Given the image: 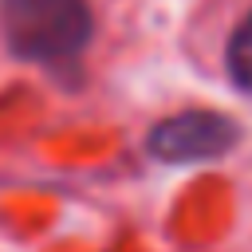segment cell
Wrapping results in <instances>:
<instances>
[{"mask_svg":"<svg viewBox=\"0 0 252 252\" xmlns=\"http://www.w3.org/2000/svg\"><path fill=\"white\" fill-rule=\"evenodd\" d=\"M0 32L12 55L63 63L91 43L94 16L87 0H0Z\"/></svg>","mask_w":252,"mask_h":252,"instance_id":"1","label":"cell"},{"mask_svg":"<svg viewBox=\"0 0 252 252\" xmlns=\"http://www.w3.org/2000/svg\"><path fill=\"white\" fill-rule=\"evenodd\" d=\"M240 142V122L220 110H181L161 118L146 146L158 161L169 165H197V161H217Z\"/></svg>","mask_w":252,"mask_h":252,"instance_id":"2","label":"cell"},{"mask_svg":"<svg viewBox=\"0 0 252 252\" xmlns=\"http://www.w3.org/2000/svg\"><path fill=\"white\" fill-rule=\"evenodd\" d=\"M224 63H228V79L244 94H252V12L232 28L228 47H224Z\"/></svg>","mask_w":252,"mask_h":252,"instance_id":"3","label":"cell"}]
</instances>
